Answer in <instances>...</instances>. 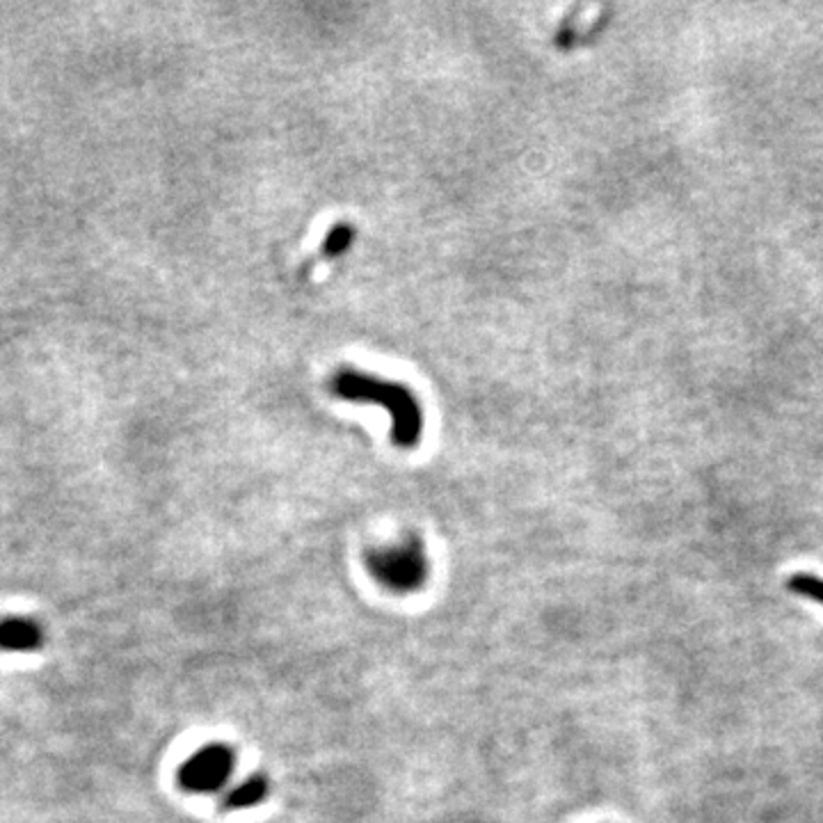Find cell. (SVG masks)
I'll return each mask as SVG.
<instances>
[{
  "instance_id": "cell-6",
  "label": "cell",
  "mask_w": 823,
  "mask_h": 823,
  "mask_svg": "<svg viewBox=\"0 0 823 823\" xmlns=\"http://www.w3.org/2000/svg\"><path fill=\"white\" fill-rule=\"evenodd\" d=\"M787 588L796 595L823 604V579H816L812 575H793L787 581Z\"/></svg>"
},
{
  "instance_id": "cell-4",
  "label": "cell",
  "mask_w": 823,
  "mask_h": 823,
  "mask_svg": "<svg viewBox=\"0 0 823 823\" xmlns=\"http://www.w3.org/2000/svg\"><path fill=\"white\" fill-rule=\"evenodd\" d=\"M44 627L25 615L0 617V652L31 654L44 648Z\"/></svg>"
},
{
  "instance_id": "cell-1",
  "label": "cell",
  "mask_w": 823,
  "mask_h": 823,
  "mask_svg": "<svg viewBox=\"0 0 823 823\" xmlns=\"http://www.w3.org/2000/svg\"><path fill=\"white\" fill-rule=\"evenodd\" d=\"M334 390L346 398H371L380 401L378 405H387L394 417V442L398 447H415L419 432L424 430V419L419 415L417 401L396 382H382L369 375H357L344 371L334 380Z\"/></svg>"
},
{
  "instance_id": "cell-5",
  "label": "cell",
  "mask_w": 823,
  "mask_h": 823,
  "mask_svg": "<svg viewBox=\"0 0 823 823\" xmlns=\"http://www.w3.org/2000/svg\"><path fill=\"white\" fill-rule=\"evenodd\" d=\"M268 791H270L268 778L254 774L234 787H227L222 796V810H229V812L252 810L268 799Z\"/></svg>"
},
{
  "instance_id": "cell-3",
  "label": "cell",
  "mask_w": 823,
  "mask_h": 823,
  "mask_svg": "<svg viewBox=\"0 0 823 823\" xmlns=\"http://www.w3.org/2000/svg\"><path fill=\"white\" fill-rule=\"evenodd\" d=\"M236 770V755L224 743H209L195 751L178 768V785L188 793H220Z\"/></svg>"
},
{
  "instance_id": "cell-2",
  "label": "cell",
  "mask_w": 823,
  "mask_h": 823,
  "mask_svg": "<svg viewBox=\"0 0 823 823\" xmlns=\"http://www.w3.org/2000/svg\"><path fill=\"white\" fill-rule=\"evenodd\" d=\"M369 575L390 593L407 595L424 588L430 563L424 543L417 537H405L398 543L375 547L367 556Z\"/></svg>"
}]
</instances>
